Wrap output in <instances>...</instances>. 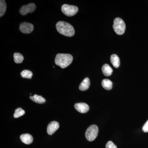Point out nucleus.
<instances>
[{
    "label": "nucleus",
    "mask_w": 148,
    "mask_h": 148,
    "mask_svg": "<svg viewBox=\"0 0 148 148\" xmlns=\"http://www.w3.org/2000/svg\"><path fill=\"white\" fill-rule=\"evenodd\" d=\"M56 29L59 34L67 37L73 36L75 34L74 27L71 24L60 21L56 24Z\"/></svg>",
    "instance_id": "f257e3e1"
},
{
    "label": "nucleus",
    "mask_w": 148,
    "mask_h": 148,
    "mask_svg": "<svg viewBox=\"0 0 148 148\" xmlns=\"http://www.w3.org/2000/svg\"><path fill=\"white\" fill-rule=\"evenodd\" d=\"M73 57L68 53H58L56 56L55 63L62 69H65L71 64Z\"/></svg>",
    "instance_id": "f03ea898"
},
{
    "label": "nucleus",
    "mask_w": 148,
    "mask_h": 148,
    "mask_svg": "<svg viewBox=\"0 0 148 148\" xmlns=\"http://www.w3.org/2000/svg\"><path fill=\"white\" fill-rule=\"evenodd\" d=\"M113 27L114 31L117 35H122L125 33V24L121 18L118 17L114 20Z\"/></svg>",
    "instance_id": "7ed1b4c3"
},
{
    "label": "nucleus",
    "mask_w": 148,
    "mask_h": 148,
    "mask_svg": "<svg viewBox=\"0 0 148 148\" xmlns=\"http://www.w3.org/2000/svg\"><path fill=\"white\" fill-rule=\"evenodd\" d=\"M98 128L95 125H92L88 128L85 133L86 139L89 142L95 140L98 135Z\"/></svg>",
    "instance_id": "20e7f679"
},
{
    "label": "nucleus",
    "mask_w": 148,
    "mask_h": 148,
    "mask_svg": "<svg viewBox=\"0 0 148 148\" xmlns=\"http://www.w3.org/2000/svg\"><path fill=\"white\" fill-rule=\"evenodd\" d=\"M61 11L66 16H72L76 14L78 11V8L76 6L64 4L62 6Z\"/></svg>",
    "instance_id": "39448f33"
},
{
    "label": "nucleus",
    "mask_w": 148,
    "mask_h": 148,
    "mask_svg": "<svg viewBox=\"0 0 148 148\" xmlns=\"http://www.w3.org/2000/svg\"><path fill=\"white\" fill-rule=\"evenodd\" d=\"M36 7L34 3H30L27 5H23L20 8L19 12L21 15H26L27 14L34 12Z\"/></svg>",
    "instance_id": "423d86ee"
},
{
    "label": "nucleus",
    "mask_w": 148,
    "mask_h": 148,
    "mask_svg": "<svg viewBox=\"0 0 148 148\" xmlns=\"http://www.w3.org/2000/svg\"><path fill=\"white\" fill-rule=\"evenodd\" d=\"M19 29L20 32L24 34H30L34 30V26L31 23L26 22H23L20 24Z\"/></svg>",
    "instance_id": "0eeeda50"
},
{
    "label": "nucleus",
    "mask_w": 148,
    "mask_h": 148,
    "mask_svg": "<svg viewBox=\"0 0 148 148\" xmlns=\"http://www.w3.org/2000/svg\"><path fill=\"white\" fill-rule=\"evenodd\" d=\"M74 106H75V109L81 113H86L89 110V106L85 103H76Z\"/></svg>",
    "instance_id": "6e6552de"
},
{
    "label": "nucleus",
    "mask_w": 148,
    "mask_h": 148,
    "mask_svg": "<svg viewBox=\"0 0 148 148\" xmlns=\"http://www.w3.org/2000/svg\"><path fill=\"white\" fill-rule=\"evenodd\" d=\"M59 124L58 122L53 121L51 122L48 125L47 127V132L49 135H53L58 129Z\"/></svg>",
    "instance_id": "1a4fd4ad"
},
{
    "label": "nucleus",
    "mask_w": 148,
    "mask_h": 148,
    "mask_svg": "<svg viewBox=\"0 0 148 148\" xmlns=\"http://www.w3.org/2000/svg\"><path fill=\"white\" fill-rule=\"evenodd\" d=\"M20 138L21 141L26 145H30L33 142V136L28 133L22 134L20 136Z\"/></svg>",
    "instance_id": "9d476101"
},
{
    "label": "nucleus",
    "mask_w": 148,
    "mask_h": 148,
    "mask_svg": "<svg viewBox=\"0 0 148 148\" xmlns=\"http://www.w3.org/2000/svg\"><path fill=\"white\" fill-rule=\"evenodd\" d=\"M90 85V80L88 78L86 77L83 81L79 86V89L82 91H85L88 89Z\"/></svg>",
    "instance_id": "9b49d317"
},
{
    "label": "nucleus",
    "mask_w": 148,
    "mask_h": 148,
    "mask_svg": "<svg viewBox=\"0 0 148 148\" xmlns=\"http://www.w3.org/2000/svg\"><path fill=\"white\" fill-rule=\"evenodd\" d=\"M102 69L103 74L106 76H110L112 73V69L108 64H106L103 65Z\"/></svg>",
    "instance_id": "f8f14e48"
},
{
    "label": "nucleus",
    "mask_w": 148,
    "mask_h": 148,
    "mask_svg": "<svg viewBox=\"0 0 148 148\" xmlns=\"http://www.w3.org/2000/svg\"><path fill=\"white\" fill-rule=\"evenodd\" d=\"M30 98L32 101L39 104H43L46 102V100L45 98L40 95L37 94H35L34 96H30Z\"/></svg>",
    "instance_id": "ddd939ff"
},
{
    "label": "nucleus",
    "mask_w": 148,
    "mask_h": 148,
    "mask_svg": "<svg viewBox=\"0 0 148 148\" xmlns=\"http://www.w3.org/2000/svg\"><path fill=\"white\" fill-rule=\"evenodd\" d=\"M111 62L113 66L115 68L119 67L120 64V61L119 57L116 54H112L110 58Z\"/></svg>",
    "instance_id": "4468645a"
},
{
    "label": "nucleus",
    "mask_w": 148,
    "mask_h": 148,
    "mask_svg": "<svg viewBox=\"0 0 148 148\" xmlns=\"http://www.w3.org/2000/svg\"><path fill=\"white\" fill-rule=\"evenodd\" d=\"M102 85L103 88L106 90H110L112 88V82L110 79H106L102 81Z\"/></svg>",
    "instance_id": "2eb2a0df"
},
{
    "label": "nucleus",
    "mask_w": 148,
    "mask_h": 148,
    "mask_svg": "<svg viewBox=\"0 0 148 148\" xmlns=\"http://www.w3.org/2000/svg\"><path fill=\"white\" fill-rule=\"evenodd\" d=\"M14 61L16 64H21L22 63L24 59L23 56L20 53H15L14 54Z\"/></svg>",
    "instance_id": "dca6fc26"
},
{
    "label": "nucleus",
    "mask_w": 148,
    "mask_h": 148,
    "mask_svg": "<svg viewBox=\"0 0 148 148\" xmlns=\"http://www.w3.org/2000/svg\"><path fill=\"white\" fill-rule=\"evenodd\" d=\"M7 5L5 1L3 0L0 1V16L2 17L5 13Z\"/></svg>",
    "instance_id": "f3484780"
},
{
    "label": "nucleus",
    "mask_w": 148,
    "mask_h": 148,
    "mask_svg": "<svg viewBox=\"0 0 148 148\" xmlns=\"http://www.w3.org/2000/svg\"><path fill=\"white\" fill-rule=\"evenodd\" d=\"M21 76L24 78L32 79L33 73L29 70H25L22 71L21 73Z\"/></svg>",
    "instance_id": "a211bd4d"
},
{
    "label": "nucleus",
    "mask_w": 148,
    "mask_h": 148,
    "mask_svg": "<svg viewBox=\"0 0 148 148\" xmlns=\"http://www.w3.org/2000/svg\"><path fill=\"white\" fill-rule=\"evenodd\" d=\"M25 113V111L23 110V109L21 108H18L15 110V112L14 114V117L15 118H18L19 117L22 116L24 115Z\"/></svg>",
    "instance_id": "6ab92c4d"
},
{
    "label": "nucleus",
    "mask_w": 148,
    "mask_h": 148,
    "mask_svg": "<svg viewBox=\"0 0 148 148\" xmlns=\"http://www.w3.org/2000/svg\"><path fill=\"white\" fill-rule=\"evenodd\" d=\"M106 148H117V147L112 141H110L106 144Z\"/></svg>",
    "instance_id": "aec40b11"
},
{
    "label": "nucleus",
    "mask_w": 148,
    "mask_h": 148,
    "mask_svg": "<svg viewBox=\"0 0 148 148\" xmlns=\"http://www.w3.org/2000/svg\"><path fill=\"white\" fill-rule=\"evenodd\" d=\"M143 130L144 132H148V120L143 125Z\"/></svg>",
    "instance_id": "412c9836"
}]
</instances>
